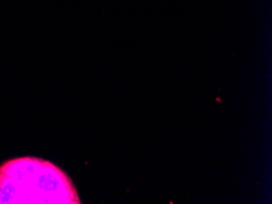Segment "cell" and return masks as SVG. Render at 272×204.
<instances>
[{
	"mask_svg": "<svg viewBox=\"0 0 272 204\" xmlns=\"http://www.w3.org/2000/svg\"><path fill=\"white\" fill-rule=\"evenodd\" d=\"M80 203L69 177L49 161L24 157L0 166V204Z\"/></svg>",
	"mask_w": 272,
	"mask_h": 204,
	"instance_id": "1",
	"label": "cell"
}]
</instances>
